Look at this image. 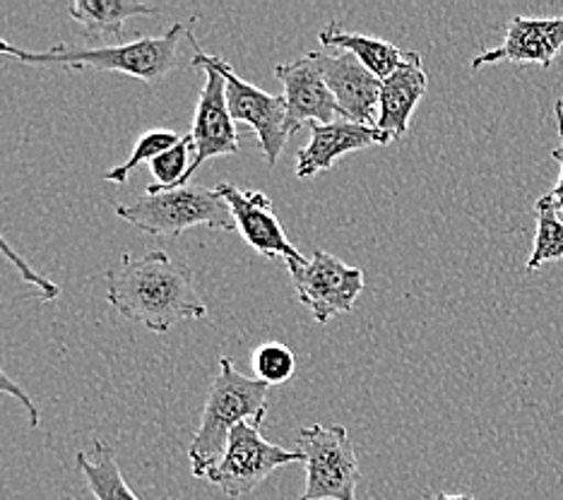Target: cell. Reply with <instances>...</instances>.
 Returning a JSON list of instances; mask_svg holds the SVG:
<instances>
[{
  "label": "cell",
  "mask_w": 563,
  "mask_h": 500,
  "mask_svg": "<svg viewBox=\"0 0 563 500\" xmlns=\"http://www.w3.org/2000/svg\"><path fill=\"white\" fill-rule=\"evenodd\" d=\"M429 87V77L421 56L417 51H405V58L390 77L380 82V104L376 127L393 140H402L409 131L415 109L424 99Z\"/></svg>",
  "instance_id": "obj_15"
},
{
  "label": "cell",
  "mask_w": 563,
  "mask_h": 500,
  "mask_svg": "<svg viewBox=\"0 0 563 500\" xmlns=\"http://www.w3.org/2000/svg\"><path fill=\"white\" fill-rule=\"evenodd\" d=\"M393 137L380 133L378 127L360 125L352 121H335L328 125H311V143L301 147L297 154V176L313 178L323 171H330L338 159L347 157L360 149L388 145Z\"/></svg>",
  "instance_id": "obj_14"
},
{
  "label": "cell",
  "mask_w": 563,
  "mask_h": 500,
  "mask_svg": "<svg viewBox=\"0 0 563 500\" xmlns=\"http://www.w3.org/2000/svg\"><path fill=\"white\" fill-rule=\"evenodd\" d=\"M275 77L285 87V104H287V133L289 137L297 135L301 127L309 123L328 125L335 123L340 109L338 101L328 89L321 70L306 54L303 58L277 66Z\"/></svg>",
  "instance_id": "obj_13"
},
{
  "label": "cell",
  "mask_w": 563,
  "mask_h": 500,
  "mask_svg": "<svg viewBox=\"0 0 563 500\" xmlns=\"http://www.w3.org/2000/svg\"><path fill=\"white\" fill-rule=\"evenodd\" d=\"M267 388H271L267 382L239 374L232 358H220V368H217V376L208 388L200 426L188 447L194 477L208 479V474L222 459L229 433L236 423L265 419Z\"/></svg>",
  "instance_id": "obj_3"
},
{
  "label": "cell",
  "mask_w": 563,
  "mask_h": 500,
  "mask_svg": "<svg viewBox=\"0 0 563 500\" xmlns=\"http://www.w3.org/2000/svg\"><path fill=\"white\" fill-rule=\"evenodd\" d=\"M117 214L152 236L176 238L194 226L236 231L232 210L220 192L198 184L178 188L155 184L131 204H117Z\"/></svg>",
  "instance_id": "obj_4"
},
{
  "label": "cell",
  "mask_w": 563,
  "mask_h": 500,
  "mask_svg": "<svg viewBox=\"0 0 563 500\" xmlns=\"http://www.w3.org/2000/svg\"><path fill=\"white\" fill-rule=\"evenodd\" d=\"M318 38H321V44L325 48H342L344 54H352L368 73H374L378 80L390 77L405 58V51L386 42V38L350 32L344 30L338 20H332L328 27L318 34Z\"/></svg>",
  "instance_id": "obj_16"
},
{
  "label": "cell",
  "mask_w": 563,
  "mask_h": 500,
  "mask_svg": "<svg viewBox=\"0 0 563 500\" xmlns=\"http://www.w3.org/2000/svg\"><path fill=\"white\" fill-rule=\"evenodd\" d=\"M534 220L537 231L528 269H540L547 263L563 260V222L559 220V210L552 198L542 196L534 202Z\"/></svg>",
  "instance_id": "obj_19"
},
{
  "label": "cell",
  "mask_w": 563,
  "mask_h": 500,
  "mask_svg": "<svg viewBox=\"0 0 563 500\" xmlns=\"http://www.w3.org/2000/svg\"><path fill=\"white\" fill-rule=\"evenodd\" d=\"M224 202L229 204L234 216V226L241 234V238L249 243V246L261 253L263 258H282L289 265H306L309 260L297 251V246L287 238L285 229H282L273 200L261 190H241L234 184H217L214 188Z\"/></svg>",
  "instance_id": "obj_9"
},
{
  "label": "cell",
  "mask_w": 563,
  "mask_h": 500,
  "mask_svg": "<svg viewBox=\"0 0 563 500\" xmlns=\"http://www.w3.org/2000/svg\"><path fill=\"white\" fill-rule=\"evenodd\" d=\"M68 12L89 34L123 36L128 20L155 15L159 8L143 0H75L68 5Z\"/></svg>",
  "instance_id": "obj_17"
},
{
  "label": "cell",
  "mask_w": 563,
  "mask_h": 500,
  "mask_svg": "<svg viewBox=\"0 0 563 500\" xmlns=\"http://www.w3.org/2000/svg\"><path fill=\"white\" fill-rule=\"evenodd\" d=\"M563 48V18H522L510 20L504 42L472 58V70L494 63L549 68Z\"/></svg>",
  "instance_id": "obj_12"
},
{
  "label": "cell",
  "mask_w": 563,
  "mask_h": 500,
  "mask_svg": "<svg viewBox=\"0 0 563 500\" xmlns=\"http://www.w3.org/2000/svg\"><path fill=\"white\" fill-rule=\"evenodd\" d=\"M431 500H475L470 493H437Z\"/></svg>",
  "instance_id": "obj_26"
},
{
  "label": "cell",
  "mask_w": 563,
  "mask_h": 500,
  "mask_svg": "<svg viewBox=\"0 0 563 500\" xmlns=\"http://www.w3.org/2000/svg\"><path fill=\"white\" fill-rule=\"evenodd\" d=\"M309 58L321 70L328 89L338 101L342 119L376 127L383 80H378L374 73H368L352 54L311 51Z\"/></svg>",
  "instance_id": "obj_11"
},
{
  "label": "cell",
  "mask_w": 563,
  "mask_h": 500,
  "mask_svg": "<svg viewBox=\"0 0 563 500\" xmlns=\"http://www.w3.org/2000/svg\"><path fill=\"white\" fill-rule=\"evenodd\" d=\"M194 22H176L162 36H140L131 44L99 46V48H73L56 44L48 51H27L8 44L0 38V56H10L30 66H63L73 70H107L137 77L145 85H159L166 73L176 68L178 44L190 32Z\"/></svg>",
  "instance_id": "obj_2"
},
{
  "label": "cell",
  "mask_w": 563,
  "mask_h": 500,
  "mask_svg": "<svg viewBox=\"0 0 563 500\" xmlns=\"http://www.w3.org/2000/svg\"><path fill=\"white\" fill-rule=\"evenodd\" d=\"M190 147H194V137L184 135L178 143L166 149L164 154H159V157L150 164L152 169V176L157 178V186L162 188H178L184 181V176L188 174V166H190Z\"/></svg>",
  "instance_id": "obj_22"
},
{
  "label": "cell",
  "mask_w": 563,
  "mask_h": 500,
  "mask_svg": "<svg viewBox=\"0 0 563 500\" xmlns=\"http://www.w3.org/2000/svg\"><path fill=\"white\" fill-rule=\"evenodd\" d=\"M75 462L97 500H140L123 479L117 453L107 441L97 438L92 453L80 451L75 455Z\"/></svg>",
  "instance_id": "obj_18"
},
{
  "label": "cell",
  "mask_w": 563,
  "mask_h": 500,
  "mask_svg": "<svg viewBox=\"0 0 563 500\" xmlns=\"http://www.w3.org/2000/svg\"><path fill=\"white\" fill-rule=\"evenodd\" d=\"M0 395H10V397H15V400L24 407V412H27V416H30V426L32 429H40L42 426V414H40V409H36V404H34V400L32 397L24 392L22 388H20V382L18 380H12L3 368H0Z\"/></svg>",
  "instance_id": "obj_24"
},
{
  "label": "cell",
  "mask_w": 563,
  "mask_h": 500,
  "mask_svg": "<svg viewBox=\"0 0 563 500\" xmlns=\"http://www.w3.org/2000/svg\"><path fill=\"white\" fill-rule=\"evenodd\" d=\"M0 255H5V258L12 263V267H15L18 273H20V277L27 281L30 287H34L36 291H40V299L42 301H56L58 299L60 287L54 285V281H51V279H46L44 275L36 273V269L27 260H24L15 248L10 246L3 234H0Z\"/></svg>",
  "instance_id": "obj_23"
},
{
  "label": "cell",
  "mask_w": 563,
  "mask_h": 500,
  "mask_svg": "<svg viewBox=\"0 0 563 500\" xmlns=\"http://www.w3.org/2000/svg\"><path fill=\"white\" fill-rule=\"evenodd\" d=\"M289 277L297 299L309 308L318 325H328L332 318L350 313L364 291V273L354 265H344L328 251H313L306 265H289Z\"/></svg>",
  "instance_id": "obj_8"
},
{
  "label": "cell",
  "mask_w": 563,
  "mask_h": 500,
  "mask_svg": "<svg viewBox=\"0 0 563 500\" xmlns=\"http://www.w3.org/2000/svg\"><path fill=\"white\" fill-rule=\"evenodd\" d=\"M190 38H194V34H190ZM194 44H196V38H194ZM200 66H212L224 77L227 107H229V113H232L234 123H246L253 127L267 166H275L282 149H285L287 140H289L285 97H275L271 92H263L261 87H255V85L243 80V77H239L227 60L217 58V56H208L196 44V56H194V60H190V68H200Z\"/></svg>",
  "instance_id": "obj_6"
},
{
  "label": "cell",
  "mask_w": 563,
  "mask_h": 500,
  "mask_svg": "<svg viewBox=\"0 0 563 500\" xmlns=\"http://www.w3.org/2000/svg\"><path fill=\"white\" fill-rule=\"evenodd\" d=\"M181 137L184 135H176L174 131H166V127H155V131L143 133V137H140L137 145L133 147L131 157H128L121 166H117V169L107 171L104 181L123 186L128 178H131L133 169H137L140 164H145V162L152 164L159 157V154H164L166 149H172Z\"/></svg>",
  "instance_id": "obj_20"
},
{
  "label": "cell",
  "mask_w": 563,
  "mask_h": 500,
  "mask_svg": "<svg viewBox=\"0 0 563 500\" xmlns=\"http://www.w3.org/2000/svg\"><path fill=\"white\" fill-rule=\"evenodd\" d=\"M198 70L205 73V85L198 97L194 133H190V137H194L196 154H194V162L188 166V174L184 176L181 186H188L190 178H194V174L208 159L239 154V133H236L232 113H229V107H227L224 77L212 66H200Z\"/></svg>",
  "instance_id": "obj_10"
},
{
  "label": "cell",
  "mask_w": 563,
  "mask_h": 500,
  "mask_svg": "<svg viewBox=\"0 0 563 500\" xmlns=\"http://www.w3.org/2000/svg\"><path fill=\"white\" fill-rule=\"evenodd\" d=\"M253 368L258 380L267 385H285L297 370V358L287 344L265 342L253 354Z\"/></svg>",
  "instance_id": "obj_21"
},
{
  "label": "cell",
  "mask_w": 563,
  "mask_h": 500,
  "mask_svg": "<svg viewBox=\"0 0 563 500\" xmlns=\"http://www.w3.org/2000/svg\"><path fill=\"white\" fill-rule=\"evenodd\" d=\"M107 301L131 323L147 330H172L181 320L208 315V303L200 299L194 269L169 258L164 251H152L143 258L123 255L107 273Z\"/></svg>",
  "instance_id": "obj_1"
},
{
  "label": "cell",
  "mask_w": 563,
  "mask_h": 500,
  "mask_svg": "<svg viewBox=\"0 0 563 500\" xmlns=\"http://www.w3.org/2000/svg\"><path fill=\"white\" fill-rule=\"evenodd\" d=\"M299 451L306 465V489L299 500H356L360 459L344 426H316L299 431Z\"/></svg>",
  "instance_id": "obj_5"
},
{
  "label": "cell",
  "mask_w": 563,
  "mask_h": 500,
  "mask_svg": "<svg viewBox=\"0 0 563 500\" xmlns=\"http://www.w3.org/2000/svg\"><path fill=\"white\" fill-rule=\"evenodd\" d=\"M261 426L263 419L236 423L229 433L222 459L208 474V481L220 486L229 498L246 496L275 469L303 462L301 451H287V447L265 441Z\"/></svg>",
  "instance_id": "obj_7"
},
{
  "label": "cell",
  "mask_w": 563,
  "mask_h": 500,
  "mask_svg": "<svg viewBox=\"0 0 563 500\" xmlns=\"http://www.w3.org/2000/svg\"><path fill=\"white\" fill-rule=\"evenodd\" d=\"M554 113H556V125H559V135H561V147L552 149V157L559 162L561 171H559V181H556L554 190L549 192V198L554 200L556 210H559V212H563V99H559L556 104H554Z\"/></svg>",
  "instance_id": "obj_25"
}]
</instances>
